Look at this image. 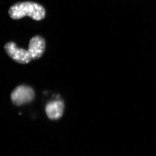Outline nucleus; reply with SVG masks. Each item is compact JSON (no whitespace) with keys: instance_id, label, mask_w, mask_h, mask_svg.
Segmentation results:
<instances>
[{"instance_id":"3","label":"nucleus","mask_w":156,"mask_h":156,"mask_svg":"<svg viewBox=\"0 0 156 156\" xmlns=\"http://www.w3.org/2000/svg\"><path fill=\"white\" fill-rule=\"evenodd\" d=\"M4 48L6 53L17 63L27 64L32 60L28 51L22 48H18L14 42H9L7 43Z\"/></svg>"},{"instance_id":"2","label":"nucleus","mask_w":156,"mask_h":156,"mask_svg":"<svg viewBox=\"0 0 156 156\" xmlns=\"http://www.w3.org/2000/svg\"><path fill=\"white\" fill-rule=\"evenodd\" d=\"M35 96L34 91L31 87L26 85H20L11 92V98L14 105L20 106L31 102Z\"/></svg>"},{"instance_id":"4","label":"nucleus","mask_w":156,"mask_h":156,"mask_svg":"<svg viewBox=\"0 0 156 156\" xmlns=\"http://www.w3.org/2000/svg\"><path fill=\"white\" fill-rule=\"evenodd\" d=\"M46 48V42L44 38L37 35L31 38L29 44L28 52L32 59L41 58L44 54Z\"/></svg>"},{"instance_id":"1","label":"nucleus","mask_w":156,"mask_h":156,"mask_svg":"<svg viewBox=\"0 0 156 156\" xmlns=\"http://www.w3.org/2000/svg\"><path fill=\"white\" fill-rule=\"evenodd\" d=\"M9 13L13 19L29 16L34 20H40L44 18L46 11L44 7L38 3L26 2L14 4L9 9Z\"/></svg>"},{"instance_id":"5","label":"nucleus","mask_w":156,"mask_h":156,"mask_svg":"<svg viewBox=\"0 0 156 156\" xmlns=\"http://www.w3.org/2000/svg\"><path fill=\"white\" fill-rule=\"evenodd\" d=\"M65 105L61 100L53 101L48 103L46 112L49 119L56 120L60 119L64 113Z\"/></svg>"}]
</instances>
